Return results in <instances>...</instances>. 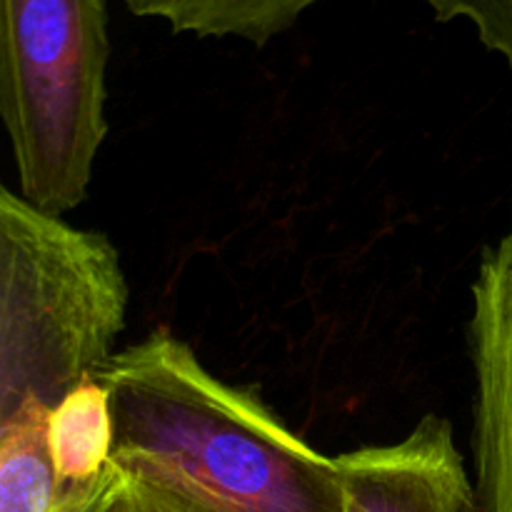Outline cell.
<instances>
[{"label":"cell","mask_w":512,"mask_h":512,"mask_svg":"<svg viewBox=\"0 0 512 512\" xmlns=\"http://www.w3.org/2000/svg\"><path fill=\"white\" fill-rule=\"evenodd\" d=\"M138 18L163 20L173 33L238 38L265 45L323 0H120Z\"/></svg>","instance_id":"6"},{"label":"cell","mask_w":512,"mask_h":512,"mask_svg":"<svg viewBox=\"0 0 512 512\" xmlns=\"http://www.w3.org/2000/svg\"><path fill=\"white\" fill-rule=\"evenodd\" d=\"M98 380L118 468L215 512H343L335 458L305 443L253 388L218 378L168 328L115 350Z\"/></svg>","instance_id":"1"},{"label":"cell","mask_w":512,"mask_h":512,"mask_svg":"<svg viewBox=\"0 0 512 512\" xmlns=\"http://www.w3.org/2000/svg\"><path fill=\"white\" fill-rule=\"evenodd\" d=\"M105 0H0V123L20 195L63 218L108 138Z\"/></svg>","instance_id":"3"},{"label":"cell","mask_w":512,"mask_h":512,"mask_svg":"<svg viewBox=\"0 0 512 512\" xmlns=\"http://www.w3.org/2000/svg\"><path fill=\"white\" fill-rule=\"evenodd\" d=\"M475 512H512V225L473 280Z\"/></svg>","instance_id":"4"},{"label":"cell","mask_w":512,"mask_h":512,"mask_svg":"<svg viewBox=\"0 0 512 512\" xmlns=\"http://www.w3.org/2000/svg\"><path fill=\"white\" fill-rule=\"evenodd\" d=\"M100 512H215L200 500L110 463Z\"/></svg>","instance_id":"9"},{"label":"cell","mask_w":512,"mask_h":512,"mask_svg":"<svg viewBox=\"0 0 512 512\" xmlns=\"http://www.w3.org/2000/svg\"><path fill=\"white\" fill-rule=\"evenodd\" d=\"M53 405H25L0 438V512H53L65 488L48 443Z\"/></svg>","instance_id":"8"},{"label":"cell","mask_w":512,"mask_h":512,"mask_svg":"<svg viewBox=\"0 0 512 512\" xmlns=\"http://www.w3.org/2000/svg\"><path fill=\"white\" fill-rule=\"evenodd\" d=\"M343 512H475V490L453 425L425 415L405 438L335 458Z\"/></svg>","instance_id":"5"},{"label":"cell","mask_w":512,"mask_h":512,"mask_svg":"<svg viewBox=\"0 0 512 512\" xmlns=\"http://www.w3.org/2000/svg\"><path fill=\"white\" fill-rule=\"evenodd\" d=\"M48 443L63 488L103 475L113 458V413L98 375L85 378L50 408Z\"/></svg>","instance_id":"7"},{"label":"cell","mask_w":512,"mask_h":512,"mask_svg":"<svg viewBox=\"0 0 512 512\" xmlns=\"http://www.w3.org/2000/svg\"><path fill=\"white\" fill-rule=\"evenodd\" d=\"M435 18H463L478 30V38L493 53H500L512 73V0H425Z\"/></svg>","instance_id":"10"},{"label":"cell","mask_w":512,"mask_h":512,"mask_svg":"<svg viewBox=\"0 0 512 512\" xmlns=\"http://www.w3.org/2000/svg\"><path fill=\"white\" fill-rule=\"evenodd\" d=\"M110 478V465L103 470V475L85 485H73L65 488L63 498L58 500L53 512H100V503H103L105 485Z\"/></svg>","instance_id":"11"},{"label":"cell","mask_w":512,"mask_h":512,"mask_svg":"<svg viewBox=\"0 0 512 512\" xmlns=\"http://www.w3.org/2000/svg\"><path fill=\"white\" fill-rule=\"evenodd\" d=\"M128 280L105 235L0 185V438L33 400L58 405L118 350Z\"/></svg>","instance_id":"2"}]
</instances>
